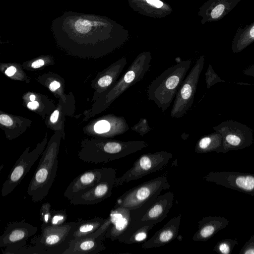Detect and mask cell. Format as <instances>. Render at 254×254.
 <instances>
[{"label": "cell", "instance_id": "cell-1", "mask_svg": "<svg viewBox=\"0 0 254 254\" xmlns=\"http://www.w3.org/2000/svg\"><path fill=\"white\" fill-rule=\"evenodd\" d=\"M77 222H68L60 225H42L40 235L35 237L31 245L15 254H64L73 239Z\"/></svg>", "mask_w": 254, "mask_h": 254}, {"label": "cell", "instance_id": "cell-2", "mask_svg": "<svg viewBox=\"0 0 254 254\" xmlns=\"http://www.w3.org/2000/svg\"><path fill=\"white\" fill-rule=\"evenodd\" d=\"M190 61H182L164 71L147 88L148 99L162 111L170 106L190 66Z\"/></svg>", "mask_w": 254, "mask_h": 254}, {"label": "cell", "instance_id": "cell-3", "mask_svg": "<svg viewBox=\"0 0 254 254\" xmlns=\"http://www.w3.org/2000/svg\"><path fill=\"white\" fill-rule=\"evenodd\" d=\"M51 146L43 154L28 186L27 192L34 202L41 201L48 195L56 177L58 149Z\"/></svg>", "mask_w": 254, "mask_h": 254}, {"label": "cell", "instance_id": "cell-4", "mask_svg": "<svg viewBox=\"0 0 254 254\" xmlns=\"http://www.w3.org/2000/svg\"><path fill=\"white\" fill-rule=\"evenodd\" d=\"M144 141H107L93 149H85L79 154L83 162L90 163H107L119 159L146 148Z\"/></svg>", "mask_w": 254, "mask_h": 254}, {"label": "cell", "instance_id": "cell-5", "mask_svg": "<svg viewBox=\"0 0 254 254\" xmlns=\"http://www.w3.org/2000/svg\"><path fill=\"white\" fill-rule=\"evenodd\" d=\"M170 186L165 176L151 179L126 191L117 200L115 206H122L129 210L137 209L154 200Z\"/></svg>", "mask_w": 254, "mask_h": 254}, {"label": "cell", "instance_id": "cell-6", "mask_svg": "<svg viewBox=\"0 0 254 254\" xmlns=\"http://www.w3.org/2000/svg\"><path fill=\"white\" fill-rule=\"evenodd\" d=\"M172 158L173 154L165 151L142 154L129 169L122 176L116 178L115 187L162 170Z\"/></svg>", "mask_w": 254, "mask_h": 254}, {"label": "cell", "instance_id": "cell-7", "mask_svg": "<svg viewBox=\"0 0 254 254\" xmlns=\"http://www.w3.org/2000/svg\"><path fill=\"white\" fill-rule=\"evenodd\" d=\"M204 63V58L201 57L193 66L180 87L171 111L172 118L182 117L191 107Z\"/></svg>", "mask_w": 254, "mask_h": 254}, {"label": "cell", "instance_id": "cell-8", "mask_svg": "<svg viewBox=\"0 0 254 254\" xmlns=\"http://www.w3.org/2000/svg\"><path fill=\"white\" fill-rule=\"evenodd\" d=\"M222 136V148L240 149L250 145L253 141V130L247 125L234 120H227L213 127Z\"/></svg>", "mask_w": 254, "mask_h": 254}, {"label": "cell", "instance_id": "cell-9", "mask_svg": "<svg viewBox=\"0 0 254 254\" xmlns=\"http://www.w3.org/2000/svg\"><path fill=\"white\" fill-rule=\"evenodd\" d=\"M38 231L36 227L24 221L9 223L0 236V247L4 254H15L25 247L27 241Z\"/></svg>", "mask_w": 254, "mask_h": 254}, {"label": "cell", "instance_id": "cell-10", "mask_svg": "<svg viewBox=\"0 0 254 254\" xmlns=\"http://www.w3.org/2000/svg\"><path fill=\"white\" fill-rule=\"evenodd\" d=\"M42 148L24 152L16 161L2 186L1 194L6 196L12 192L28 173L41 153Z\"/></svg>", "mask_w": 254, "mask_h": 254}, {"label": "cell", "instance_id": "cell-11", "mask_svg": "<svg viewBox=\"0 0 254 254\" xmlns=\"http://www.w3.org/2000/svg\"><path fill=\"white\" fill-rule=\"evenodd\" d=\"M115 173L116 170L112 167L94 168L85 171L71 182L64 196L70 200L90 190L104 177Z\"/></svg>", "mask_w": 254, "mask_h": 254}, {"label": "cell", "instance_id": "cell-12", "mask_svg": "<svg viewBox=\"0 0 254 254\" xmlns=\"http://www.w3.org/2000/svg\"><path fill=\"white\" fill-rule=\"evenodd\" d=\"M116 173L103 178L90 190L70 200L73 205H94L109 197L115 187Z\"/></svg>", "mask_w": 254, "mask_h": 254}, {"label": "cell", "instance_id": "cell-13", "mask_svg": "<svg viewBox=\"0 0 254 254\" xmlns=\"http://www.w3.org/2000/svg\"><path fill=\"white\" fill-rule=\"evenodd\" d=\"M131 220L130 210L122 206H115L104 222L108 228L105 237L112 241L117 240L127 228Z\"/></svg>", "mask_w": 254, "mask_h": 254}, {"label": "cell", "instance_id": "cell-14", "mask_svg": "<svg viewBox=\"0 0 254 254\" xmlns=\"http://www.w3.org/2000/svg\"><path fill=\"white\" fill-rule=\"evenodd\" d=\"M182 214L172 218L147 241L142 244L144 249L160 247L171 242L178 236Z\"/></svg>", "mask_w": 254, "mask_h": 254}, {"label": "cell", "instance_id": "cell-15", "mask_svg": "<svg viewBox=\"0 0 254 254\" xmlns=\"http://www.w3.org/2000/svg\"><path fill=\"white\" fill-rule=\"evenodd\" d=\"M174 196L172 191L159 195L151 202L140 220L156 224L163 221L173 206Z\"/></svg>", "mask_w": 254, "mask_h": 254}, {"label": "cell", "instance_id": "cell-16", "mask_svg": "<svg viewBox=\"0 0 254 254\" xmlns=\"http://www.w3.org/2000/svg\"><path fill=\"white\" fill-rule=\"evenodd\" d=\"M131 219L129 225L117 240L126 244L144 243L147 238L149 231L156 223L135 219L131 216Z\"/></svg>", "mask_w": 254, "mask_h": 254}, {"label": "cell", "instance_id": "cell-17", "mask_svg": "<svg viewBox=\"0 0 254 254\" xmlns=\"http://www.w3.org/2000/svg\"><path fill=\"white\" fill-rule=\"evenodd\" d=\"M105 233H102L97 237L86 236L73 239L64 254H98L106 249L102 242Z\"/></svg>", "mask_w": 254, "mask_h": 254}, {"label": "cell", "instance_id": "cell-18", "mask_svg": "<svg viewBox=\"0 0 254 254\" xmlns=\"http://www.w3.org/2000/svg\"><path fill=\"white\" fill-rule=\"evenodd\" d=\"M242 0H210L204 10L205 21H216L222 19Z\"/></svg>", "mask_w": 254, "mask_h": 254}, {"label": "cell", "instance_id": "cell-19", "mask_svg": "<svg viewBox=\"0 0 254 254\" xmlns=\"http://www.w3.org/2000/svg\"><path fill=\"white\" fill-rule=\"evenodd\" d=\"M254 42V21L243 27H239L232 43V50L238 53Z\"/></svg>", "mask_w": 254, "mask_h": 254}, {"label": "cell", "instance_id": "cell-20", "mask_svg": "<svg viewBox=\"0 0 254 254\" xmlns=\"http://www.w3.org/2000/svg\"><path fill=\"white\" fill-rule=\"evenodd\" d=\"M106 218L95 217L77 222L74 231L73 239H78L94 234L105 222Z\"/></svg>", "mask_w": 254, "mask_h": 254}, {"label": "cell", "instance_id": "cell-21", "mask_svg": "<svg viewBox=\"0 0 254 254\" xmlns=\"http://www.w3.org/2000/svg\"><path fill=\"white\" fill-rule=\"evenodd\" d=\"M222 135L215 131L201 138L196 144L195 151L196 153H204L214 150L222 144Z\"/></svg>", "mask_w": 254, "mask_h": 254}, {"label": "cell", "instance_id": "cell-22", "mask_svg": "<svg viewBox=\"0 0 254 254\" xmlns=\"http://www.w3.org/2000/svg\"><path fill=\"white\" fill-rule=\"evenodd\" d=\"M213 221L209 218H205L199 222L198 230L192 237L194 241H205L215 232V227Z\"/></svg>", "mask_w": 254, "mask_h": 254}, {"label": "cell", "instance_id": "cell-23", "mask_svg": "<svg viewBox=\"0 0 254 254\" xmlns=\"http://www.w3.org/2000/svg\"><path fill=\"white\" fill-rule=\"evenodd\" d=\"M236 185L244 190H254V177L251 176H240L235 181Z\"/></svg>", "mask_w": 254, "mask_h": 254}, {"label": "cell", "instance_id": "cell-24", "mask_svg": "<svg viewBox=\"0 0 254 254\" xmlns=\"http://www.w3.org/2000/svg\"><path fill=\"white\" fill-rule=\"evenodd\" d=\"M67 218L65 210L52 211L50 225H60L66 222Z\"/></svg>", "mask_w": 254, "mask_h": 254}, {"label": "cell", "instance_id": "cell-25", "mask_svg": "<svg viewBox=\"0 0 254 254\" xmlns=\"http://www.w3.org/2000/svg\"><path fill=\"white\" fill-rule=\"evenodd\" d=\"M52 213L51 204L49 202L43 203L40 210V220L43 224H50Z\"/></svg>", "mask_w": 254, "mask_h": 254}, {"label": "cell", "instance_id": "cell-26", "mask_svg": "<svg viewBox=\"0 0 254 254\" xmlns=\"http://www.w3.org/2000/svg\"><path fill=\"white\" fill-rule=\"evenodd\" d=\"M95 131L99 134L106 133L111 129L110 123L106 120H101L97 122L94 126Z\"/></svg>", "mask_w": 254, "mask_h": 254}, {"label": "cell", "instance_id": "cell-27", "mask_svg": "<svg viewBox=\"0 0 254 254\" xmlns=\"http://www.w3.org/2000/svg\"><path fill=\"white\" fill-rule=\"evenodd\" d=\"M150 129L146 123V120L140 121L138 124H136L132 129L138 132L140 135L143 136L144 134L149 131Z\"/></svg>", "mask_w": 254, "mask_h": 254}, {"label": "cell", "instance_id": "cell-28", "mask_svg": "<svg viewBox=\"0 0 254 254\" xmlns=\"http://www.w3.org/2000/svg\"><path fill=\"white\" fill-rule=\"evenodd\" d=\"M113 80V77L111 75L107 74L101 77L98 80V83L100 87H107L111 84Z\"/></svg>", "mask_w": 254, "mask_h": 254}, {"label": "cell", "instance_id": "cell-29", "mask_svg": "<svg viewBox=\"0 0 254 254\" xmlns=\"http://www.w3.org/2000/svg\"><path fill=\"white\" fill-rule=\"evenodd\" d=\"M0 123L1 124L7 127L11 126L13 124V121L11 118L5 114H1L0 115Z\"/></svg>", "mask_w": 254, "mask_h": 254}, {"label": "cell", "instance_id": "cell-30", "mask_svg": "<svg viewBox=\"0 0 254 254\" xmlns=\"http://www.w3.org/2000/svg\"><path fill=\"white\" fill-rule=\"evenodd\" d=\"M243 73L246 76L254 77V64L244 69L243 71Z\"/></svg>", "mask_w": 254, "mask_h": 254}, {"label": "cell", "instance_id": "cell-31", "mask_svg": "<svg viewBox=\"0 0 254 254\" xmlns=\"http://www.w3.org/2000/svg\"><path fill=\"white\" fill-rule=\"evenodd\" d=\"M219 251L223 254H227L230 252V248L225 243L221 244L219 247Z\"/></svg>", "mask_w": 254, "mask_h": 254}, {"label": "cell", "instance_id": "cell-32", "mask_svg": "<svg viewBox=\"0 0 254 254\" xmlns=\"http://www.w3.org/2000/svg\"><path fill=\"white\" fill-rule=\"evenodd\" d=\"M146 1L154 6L160 8L163 6V2L159 0H146Z\"/></svg>", "mask_w": 254, "mask_h": 254}, {"label": "cell", "instance_id": "cell-33", "mask_svg": "<svg viewBox=\"0 0 254 254\" xmlns=\"http://www.w3.org/2000/svg\"><path fill=\"white\" fill-rule=\"evenodd\" d=\"M44 63V61L43 60L39 59L33 62L31 66L35 68H39L43 66Z\"/></svg>", "mask_w": 254, "mask_h": 254}, {"label": "cell", "instance_id": "cell-34", "mask_svg": "<svg viewBox=\"0 0 254 254\" xmlns=\"http://www.w3.org/2000/svg\"><path fill=\"white\" fill-rule=\"evenodd\" d=\"M16 71V68L13 66H11L7 68L5 71V74L8 76H11Z\"/></svg>", "mask_w": 254, "mask_h": 254}, {"label": "cell", "instance_id": "cell-35", "mask_svg": "<svg viewBox=\"0 0 254 254\" xmlns=\"http://www.w3.org/2000/svg\"><path fill=\"white\" fill-rule=\"evenodd\" d=\"M60 83L56 81H54L51 83L49 88L52 91H55L60 87Z\"/></svg>", "mask_w": 254, "mask_h": 254}, {"label": "cell", "instance_id": "cell-36", "mask_svg": "<svg viewBox=\"0 0 254 254\" xmlns=\"http://www.w3.org/2000/svg\"><path fill=\"white\" fill-rule=\"evenodd\" d=\"M39 106V103L36 101L29 102L27 104L28 108L31 110H35Z\"/></svg>", "mask_w": 254, "mask_h": 254}, {"label": "cell", "instance_id": "cell-37", "mask_svg": "<svg viewBox=\"0 0 254 254\" xmlns=\"http://www.w3.org/2000/svg\"><path fill=\"white\" fill-rule=\"evenodd\" d=\"M59 115L58 110H55L51 115L50 117V121L52 123H54L57 122Z\"/></svg>", "mask_w": 254, "mask_h": 254}, {"label": "cell", "instance_id": "cell-38", "mask_svg": "<svg viewBox=\"0 0 254 254\" xmlns=\"http://www.w3.org/2000/svg\"><path fill=\"white\" fill-rule=\"evenodd\" d=\"M35 98L36 97L34 95L32 94L30 96V100L31 101H34Z\"/></svg>", "mask_w": 254, "mask_h": 254}]
</instances>
